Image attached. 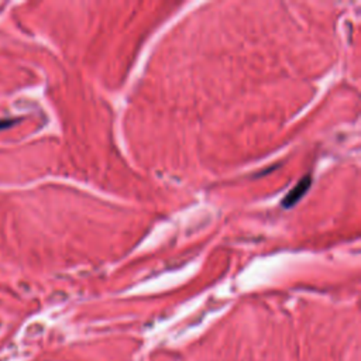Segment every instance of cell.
Here are the masks:
<instances>
[{
    "instance_id": "obj_1",
    "label": "cell",
    "mask_w": 361,
    "mask_h": 361,
    "mask_svg": "<svg viewBox=\"0 0 361 361\" xmlns=\"http://www.w3.org/2000/svg\"><path fill=\"white\" fill-rule=\"evenodd\" d=\"M309 187H310V176L302 178L301 183H299V184L287 195V198L283 201V205H284L285 208L294 206V205L306 194V191L309 190Z\"/></svg>"
}]
</instances>
